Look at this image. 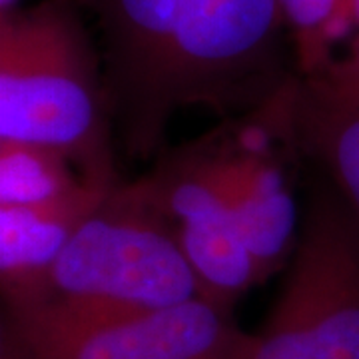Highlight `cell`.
<instances>
[{
  "mask_svg": "<svg viewBox=\"0 0 359 359\" xmlns=\"http://www.w3.org/2000/svg\"><path fill=\"white\" fill-rule=\"evenodd\" d=\"M102 62L118 154L154 162L176 114L219 120L299 78L282 0H76Z\"/></svg>",
  "mask_w": 359,
  "mask_h": 359,
  "instance_id": "6da1fadb",
  "label": "cell"
},
{
  "mask_svg": "<svg viewBox=\"0 0 359 359\" xmlns=\"http://www.w3.org/2000/svg\"><path fill=\"white\" fill-rule=\"evenodd\" d=\"M297 80L256 110L166 146L142 176L128 180L172 226L184 252L252 259L266 280L290 264L306 176L294 122Z\"/></svg>",
  "mask_w": 359,
  "mask_h": 359,
  "instance_id": "7a4b0ae2",
  "label": "cell"
},
{
  "mask_svg": "<svg viewBox=\"0 0 359 359\" xmlns=\"http://www.w3.org/2000/svg\"><path fill=\"white\" fill-rule=\"evenodd\" d=\"M0 142L65 156L118 184L102 62L76 0H39L0 18Z\"/></svg>",
  "mask_w": 359,
  "mask_h": 359,
  "instance_id": "3957f363",
  "label": "cell"
},
{
  "mask_svg": "<svg viewBox=\"0 0 359 359\" xmlns=\"http://www.w3.org/2000/svg\"><path fill=\"white\" fill-rule=\"evenodd\" d=\"M273 309L236 359H359V219L306 164L297 244Z\"/></svg>",
  "mask_w": 359,
  "mask_h": 359,
  "instance_id": "277c9868",
  "label": "cell"
},
{
  "mask_svg": "<svg viewBox=\"0 0 359 359\" xmlns=\"http://www.w3.org/2000/svg\"><path fill=\"white\" fill-rule=\"evenodd\" d=\"M198 297L196 276L172 226L122 180L80 222L36 304L54 299L112 311H154Z\"/></svg>",
  "mask_w": 359,
  "mask_h": 359,
  "instance_id": "5b68a950",
  "label": "cell"
},
{
  "mask_svg": "<svg viewBox=\"0 0 359 359\" xmlns=\"http://www.w3.org/2000/svg\"><path fill=\"white\" fill-rule=\"evenodd\" d=\"M14 313L20 359H236L248 337L233 311L202 297L154 311L48 299Z\"/></svg>",
  "mask_w": 359,
  "mask_h": 359,
  "instance_id": "8992f818",
  "label": "cell"
},
{
  "mask_svg": "<svg viewBox=\"0 0 359 359\" xmlns=\"http://www.w3.org/2000/svg\"><path fill=\"white\" fill-rule=\"evenodd\" d=\"M112 186L90 182L52 200L0 205V294L14 309L42 297L68 240Z\"/></svg>",
  "mask_w": 359,
  "mask_h": 359,
  "instance_id": "52a82bcc",
  "label": "cell"
},
{
  "mask_svg": "<svg viewBox=\"0 0 359 359\" xmlns=\"http://www.w3.org/2000/svg\"><path fill=\"white\" fill-rule=\"evenodd\" d=\"M294 122L306 164L330 182L359 219V102L337 98L299 76Z\"/></svg>",
  "mask_w": 359,
  "mask_h": 359,
  "instance_id": "ba28073f",
  "label": "cell"
},
{
  "mask_svg": "<svg viewBox=\"0 0 359 359\" xmlns=\"http://www.w3.org/2000/svg\"><path fill=\"white\" fill-rule=\"evenodd\" d=\"M90 182L100 180L88 178L65 156L34 146L0 142V205L52 200Z\"/></svg>",
  "mask_w": 359,
  "mask_h": 359,
  "instance_id": "9c48e42d",
  "label": "cell"
},
{
  "mask_svg": "<svg viewBox=\"0 0 359 359\" xmlns=\"http://www.w3.org/2000/svg\"><path fill=\"white\" fill-rule=\"evenodd\" d=\"M346 0H282L299 76H309L332 60V44L341 36Z\"/></svg>",
  "mask_w": 359,
  "mask_h": 359,
  "instance_id": "30bf717a",
  "label": "cell"
},
{
  "mask_svg": "<svg viewBox=\"0 0 359 359\" xmlns=\"http://www.w3.org/2000/svg\"><path fill=\"white\" fill-rule=\"evenodd\" d=\"M302 78H309L337 98L359 102V36L346 54L332 58L318 72Z\"/></svg>",
  "mask_w": 359,
  "mask_h": 359,
  "instance_id": "8fae6325",
  "label": "cell"
},
{
  "mask_svg": "<svg viewBox=\"0 0 359 359\" xmlns=\"http://www.w3.org/2000/svg\"><path fill=\"white\" fill-rule=\"evenodd\" d=\"M0 359H20L16 313L2 294H0Z\"/></svg>",
  "mask_w": 359,
  "mask_h": 359,
  "instance_id": "7c38bea8",
  "label": "cell"
},
{
  "mask_svg": "<svg viewBox=\"0 0 359 359\" xmlns=\"http://www.w3.org/2000/svg\"><path fill=\"white\" fill-rule=\"evenodd\" d=\"M349 30H358L359 36V0H346L341 14V34Z\"/></svg>",
  "mask_w": 359,
  "mask_h": 359,
  "instance_id": "4fadbf2b",
  "label": "cell"
},
{
  "mask_svg": "<svg viewBox=\"0 0 359 359\" xmlns=\"http://www.w3.org/2000/svg\"><path fill=\"white\" fill-rule=\"evenodd\" d=\"M14 8H18V0H0V18Z\"/></svg>",
  "mask_w": 359,
  "mask_h": 359,
  "instance_id": "5bb4252c",
  "label": "cell"
}]
</instances>
